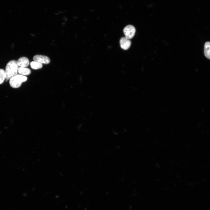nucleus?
<instances>
[{"label": "nucleus", "instance_id": "nucleus-1", "mask_svg": "<svg viewBox=\"0 0 210 210\" xmlns=\"http://www.w3.org/2000/svg\"><path fill=\"white\" fill-rule=\"evenodd\" d=\"M18 68L17 61L15 60H10L7 63L5 70L6 81L17 74Z\"/></svg>", "mask_w": 210, "mask_h": 210}, {"label": "nucleus", "instance_id": "nucleus-2", "mask_svg": "<svg viewBox=\"0 0 210 210\" xmlns=\"http://www.w3.org/2000/svg\"><path fill=\"white\" fill-rule=\"evenodd\" d=\"M27 80V78L25 76L17 74L9 79V83L12 88H17L20 87L22 83Z\"/></svg>", "mask_w": 210, "mask_h": 210}, {"label": "nucleus", "instance_id": "nucleus-3", "mask_svg": "<svg viewBox=\"0 0 210 210\" xmlns=\"http://www.w3.org/2000/svg\"><path fill=\"white\" fill-rule=\"evenodd\" d=\"M123 31L125 37L130 40L134 36L135 33L136 29L134 27L133 25H128L124 28Z\"/></svg>", "mask_w": 210, "mask_h": 210}, {"label": "nucleus", "instance_id": "nucleus-4", "mask_svg": "<svg viewBox=\"0 0 210 210\" xmlns=\"http://www.w3.org/2000/svg\"><path fill=\"white\" fill-rule=\"evenodd\" d=\"M33 60L34 61L46 64H48L50 62V60L48 57L41 55H35L33 57Z\"/></svg>", "mask_w": 210, "mask_h": 210}, {"label": "nucleus", "instance_id": "nucleus-5", "mask_svg": "<svg viewBox=\"0 0 210 210\" xmlns=\"http://www.w3.org/2000/svg\"><path fill=\"white\" fill-rule=\"evenodd\" d=\"M120 47L122 49L127 50L130 47L131 42L129 39L125 37H122L120 40Z\"/></svg>", "mask_w": 210, "mask_h": 210}, {"label": "nucleus", "instance_id": "nucleus-6", "mask_svg": "<svg viewBox=\"0 0 210 210\" xmlns=\"http://www.w3.org/2000/svg\"><path fill=\"white\" fill-rule=\"evenodd\" d=\"M17 61L18 66H20L21 67H26L29 64V60L27 58L25 57L20 58Z\"/></svg>", "mask_w": 210, "mask_h": 210}, {"label": "nucleus", "instance_id": "nucleus-7", "mask_svg": "<svg viewBox=\"0 0 210 210\" xmlns=\"http://www.w3.org/2000/svg\"><path fill=\"white\" fill-rule=\"evenodd\" d=\"M204 54L205 57L210 59V42H206L204 46Z\"/></svg>", "mask_w": 210, "mask_h": 210}, {"label": "nucleus", "instance_id": "nucleus-8", "mask_svg": "<svg viewBox=\"0 0 210 210\" xmlns=\"http://www.w3.org/2000/svg\"><path fill=\"white\" fill-rule=\"evenodd\" d=\"M18 73L20 75L25 76L29 75L31 74V71L28 68L20 67L18 68Z\"/></svg>", "mask_w": 210, "mask_h": 210}, {"label": "nucleus", "instance_id": "nucleus-9", "mask_svg": "<svg viewBox=\"0 0 210 210\" xmlns=\"http://www.w3.org/2000/svg\"><path fill=\"white\" fill-rule=\"evenodd\" d=\"M30 65L31 67L34 69H40L43 66L41 63L35 61L32 62L30 63Z\"/></svg>", "mask_w": 210, "mask_h": 210}, {"label": "nucleus", "instance_id": "nucleus-10", "mask_svg": "<svg viewBox=\"0 0 210 210\" xmlns=\"http://www.w3.org/2000/svg\"><path fill=\"white\" fill-rule=\"evenodd\" d=\"M6 74L5 71L0 69V85L2 84L6 79Z\"/></svg>", "mask_w": 210, "mask_h": 210}]
</instances>
